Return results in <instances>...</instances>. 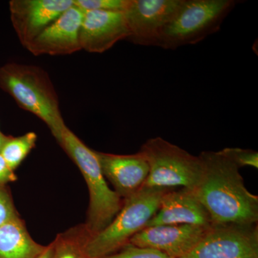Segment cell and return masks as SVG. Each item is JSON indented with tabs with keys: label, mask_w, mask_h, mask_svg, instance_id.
<instances>
[{
	"label": "cell",
	"mask_w": 258,
	"mask_h": 258,
	"mask_svg": "<svg viewBox=\"0 0 258 258\" xmlns=\"http://www.w3.org/2000/svg\"><path fill=\"white\" fill-rule=\"evenodd\" d=\"M200 157L203 174L192 191L212 223L257 224L258 197L244 186L240 169L220 152H203Z\"/></svg>",
	"instance_id": "cell-1"
},
{
	"label": "cell",
	"mask_w": 258,
	"mask_h": 258,
	"mask_svg": "<svg viewBox=\"0 0 258 258\" xmlns=\"http://www.w3.org/2000/svg\"><path fill=\"white\" fill-rule=\"evenodd\" d=\"M0 88L14 98L20 108L38 117L57 142L64 123L58 96L46 71L29 64L8 63L0 68Z\"/></svg>",
	"instance_id": "cell-2"
},
{
	"label": "cell",
	"mask_w": 258,
	"mask_h": 258,
	"mask_svg": "<svg viewBox=\"0 0 258 258\" xmlns=\"http://www.w3.org/2000/svg\"><path fill=\"white\" fill-rule=\"evenodd\" d=\"M58 144L79 168L87 184L90 201L84 224L91 235H96L113 221L123 200L107 184L96 151L87 147L69 127L64 128Z\"/></svg>",
	"instance_id": "cell-3"
},
{
	"label": "cell",
	"mask_w": 258,
	"mask_h": 258,
	"mask_svg": "<svg viewBox=\"0 0 258 258\" xmlns=\"http://www.w3.org/2000/svg\"><path fill=\"white\" fill-rule=\"evenodd\" d=\"M169 189L143 186L123 200L119 212L104 230L91 236L86 246L87 258H103L118 252L147 227Z\"/></svg>",
	"instance_id": "cell-4"
},
{
	"label": "cell",
	"mask_w": 258,
	"mask_h": 258,
	"mask_svg": "<svg viewBox=\"0 0 258 258\" xmlns=\"http://www.w3.org/2000/svg\"><path fill=\"white\" fill-rule=\"evenodd\" d=\"M149 166L144 186L148 187L194 190L203 174V162L175 144L161 137L149 139L141 147Z\"/></svg>",
	"instance_id": "cell-5"
},
{
	"label": "cell",
	"mask_w": 258,
	"mask_h": 258,
	"mask_svg": "<svg viewBox=\"0 0 258 258\" xmlns=\"http://www.w3.org/2000/svg\"><path fill=\"white\" fill-rule=\"evenodd\" d=\"M237 3L234 0H184L163 32L157 47L176 50L201 42L220 30Z\"/></svg>",
	"instance_id": "cell-6"
},
{
	"label": "cell",
	"mask_w": 258,
	"mask_h": 258,
	"mask_svg": "<svg viewBox=\"0 0 258 258\" xmlns=\"http://www.w3.org/2000/svg\"><path fill=\"white\" fill-rule=\"evenodd\" d=\"M181 258H258V227L212 224L203 240Z\"/></svg>",
	"instance_id": "cell-7"
},
{
	"label": "cell",
	"mask_w": 258,
	"mask_h": 258,
	"mask_svg": "<svg viewBox=\"0 0 258 258\" xmlns=\"http://www.w3.org/2000/svg\"><path fill=\"white\" fill-rule=\"evenodd\" d=\"M184 0H129L123 11L129 37L137 45L158 46L163 32Z\"/></svg>",
	"instance_id": "cell-8"
},
{
	"label": "cell",
	"mask_w": 258,
	"mask_h": 258,
	"mask_svg": "<svg viewBox=\"0 0 258 258\" xmlns=\"http://www.w3.org/2000/svg\"><path fill=\"white\" fill-rule=\"evenodd\" d=\"M74 5V0H13L10 3L13 28L22 45L30 42Z\"/></svg>",
	"instance_id": "cell-9"
},
{
	"label": "cell",
	"mask_w": 258,
	"mask_h": 258,
	"mask_svg": "<svg viewBox=\"0 0 258 258\" xmlns=\"http://www.w3.org/2000/svg\"><path fill=\"white\" fill-rule=\"evenodd\" d=\"M210 227L191 225L147 227L136 234L128 244L157 249L173 258H181L203 240Z\"/></svg>",
	"instance_id": "cell-10"
},
{
	"label": "cell",
	"mask_w": 258,
	"mask_h": 258,
	"mask_svg": "<svg viewBox=\"0 0 258 258\" xmlns=\"http://www.w3.org/2000/svg\"><path fill=\"white\" fill-rule=\"evenodd\" d=\"M83 12L79 34L81 50L102 53L120 40L128 39L129 31L123 12Z\"/></svg>",
	"instance_id": "cell-11"
},
{
	"label": "cell",
	"mask_w": 258,
	"mask_h": 258,
	"mask_svg": "<svg viewBox=\"0 0 258 258\" xmlns=\"http://www.w3.org/2000/svg\"><path fill=\"white\" fill-rule=\"evenodd\" d=\"M83 12L73 5L26 47L34 55H71L81 50L79 34Z\"/></svg>",
	"instance_id": "cell-12"
},
{
	"label": "cell",
	"mask_w": 258,
	"mask_h": 258,
	"mask_svg": "<svg viewBox=\"0 0 258 258\" xmlns=\"http://www.w3.org/2000/svg\"><path fill=\"white\" fill-rule=\"evenodd\" d=\"M96 154L103 176L123 200L130 198L144 186L149 166L140 151L128 155L99 152Z\"/></svg>",
	"instance_id": "cell-13"
},
{
	"label": "cell",
	"mask_w": 258,
	"mask_h": 258,
	"mask_svg": "<svg viewBox=\"0 0 258 258\" xmlns=\"http://www.w3.org/2000/svg\"><path fill=\"white\" fill-rule=\"evenodd\" d=\"M211 219L192 190L169 189L161 199L160 206L147 227L168 225H191L210 227Z\"/></svg>",
	"instance_id": "cell-14"
},
{
	"label": "cell",
	"mask_w": 258,
	"mask_h": 258,
	"mask_svg": "<svg viewBox=\"0 0 258 258\" xmlns=\"http://www.w3.org/2000/svg\"><path fill=\"white\" fill-rule=\"evenodd\" d=\"M46 247L32 239L20 216L0 227V258H37Z\"/></svg>",
	"instance_id": "cell-15"
},
{
	"label": "cell",
	"mask_w": 258,
	"mask_h": 258,
	"mask_svg": "<svg viewBox=\"0 0 258 258\" xmlns=\"http://www.w3.org/2000/svg\"><path fill=\"white\" fill-rule=\"evenodd\" d=\"M91 236L85 224L58 234L52 242V258H87L86 246Z\"/></svg>",
	"instance_id": "cell-16"
},
{
	"label": "cell",
	"mask_w": 258,
	"mask_h": 258,
	"mask_svg": "<svg viewBox=\"0 0 258 258\" xmlns=\"http://www.w3.org/2000/svg\"><path fill=\"white\" fill-rule=\"evenodd\" d=\"M37 134L28 132L18 137L10 136L0 154L13 170H15L36 145Z\"/></svg>",
	"instance_id": "cell-17"
},
{
	"label": "cell",
	"mask_w": 258,
	"mask_h": 258,
	"mask_svg": "<svg viewBox=\"0 0 258 258\" xmlns=\"http://www.w3.org/2000/svg\"><path fill=\"white\" fill-rule=\"evenodd\" d=\"M227 159L240 169L243 166L258 168V153L251 149L227 147L220 151Z\"/></svg>",
	"instance_id": "cell-18"
},
{
	"label": "cell",
	"mask_w": 258,
	"mask_h": 258,
	"mask_svg": "<svg viewBox=\"0 0 258 258\" xmlns=\"http://www.w3.org/2000/svg\"><path fill=\"white\" fill-rule=\"evenodd\" d=\"M129 0H74L75 6L82 11L123 12L128 6Z\"/></svg>",
	"instance_id": "cell-19"
},
{
	"label": "cell",
	"mask_w": 258,
	"mask_h": 258,
	"mask_svg": "<svg viewBox=\"0 0 258 258\" xmlns=\"http://www.w3.org/2000/svg\"><path fill=\"white\" fill-rule=\"evenodd\" d=\"M103 258H173L167 254L149 247H141L128 244L115 253Z\"/></svg>",
	"instance_id": "cell-20"
},
{
	"label": "cell",
	"mask_w": 258,
	"mask_h": 258,
	"mask_svg": "<svg viewBox=\"0 0 258 258\" xmlns=\"http://www.w3.org/2000/svg\"><path fill=\"white\" fill-rule=\"evenodd\" d=\"M18 216L20 215L15 208L9 186H0V227Z\"/></svg>",
	"instance_id": "cell-21"
},
{
	"label": "cell",
	"mask_w": 258,
	"mask_h": 258,
	"mask_svg": "<svg viewBox=\"0 0 258 258\" xmlns=\"http://www.w3.org/2000/svg\"><path fill=\"white\" fill-rule=\"evenodd\" d=\"M18 176L15 171L10 168L7 161L0 154V186H7L9 183L15 182Z\"/></svg>",
	"instance_id": "cell-22"
},
{
	"label": "cell",
	"mask_w": 258,
	"mask_h": 258,
	"mask_svg": "<svg viewBox=\"0 0 258 258\" xmlns=\"http://www.w3.org/2000/svg\"><path fill=\"white\" fill-rule=\"evenodd\" d=\"M52 254H53V245L52 242L48 245H47L46 249L40 254L37 258H52Z\"/></svg>",
	"instance_id": "cell-23"
},
{
	"label": "cell",
	"mask_w": 258,
	"mask_h": 258,
	"mask_svg": "<svg viewBox=\"0 0 258 258\" xmlns=\"http://www.w3.org/2000/svg\"><path fill=\"white\" fill-rule=\"evenodd\" d=\"M10 136H7L5 134L2 133L0 132V152H1L2 149H3V146L6 143L7 141L10 138Z\"/></svg>",
	"instance_id": "cell-24"
}]
</instances>
